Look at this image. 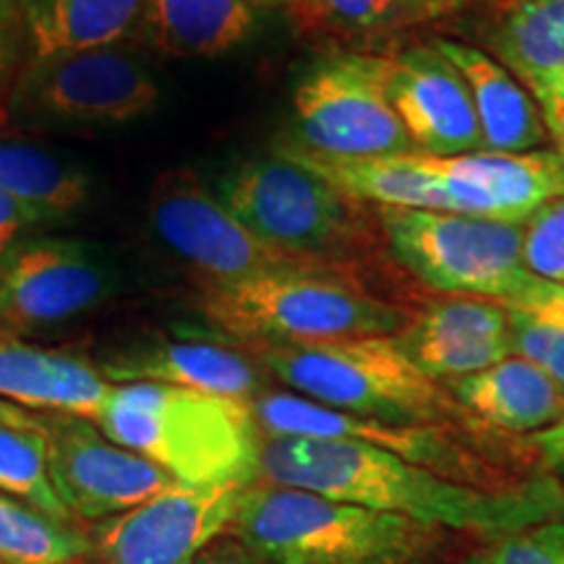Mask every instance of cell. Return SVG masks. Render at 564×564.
<instances>
[{
  "mask_svg": "<svg viewBox=\"0 0 564 564\" xmlns=\"http://www.w3.org/2000/svg\"><path fill=\"white\" fill-rule=\"evenodd\" d=\"M259 478L335 502L403 514L442 531L453 528L494 539L564 520V491L549 481L525 489H478L356 440L267 436Z\"/></svg>",
  "mask_w": 564,
  "mask_h": 564,
  "instance_id": "1",
  "label": "cell"
},
{
  "mask_svg": "<svg viewBox=\"0 0 564 564\" xmlns=\"http://www.w3.org/2000/svg\"><path fill=\"white\" fill-rule=\"evenodd\" d=\"M91 421L178 484L251 486L259 478L264 440L246 400L154 382L112 384Z\"/></svg>",
  "mask_w": 564,
  "mask_h": 564,
  "instance_id": "2",
  "label": "cell"
},
{
  "mask_svg": "<svg viewBox=\"0 0 564 564\" xmlns=\"http://www.w3.org/2000/svg\"><path fill=\"white\" fill-rule=\"evenodd\" d=\"M267 564H423L442 528L319 494L251 484L230 525Z\"/></svg>",
  "mask_w": 564,
  "mask_h": 564,
  "instance_id": "3",
  "label": "cell"
},
{
  "mask_svg": "<svg viewBox=\"0 0 564 564\" xmlns=\"http://www.w3.org/2000/svg\"><path fill=\"white\" fill-rule=\"evenodd\" d=\"M199 308L223 333L257 348L384 337L411 324L405 308L366 293L345 272H274L236 285H207Z\"/></svg>",
  "mask_w": 564,
  "mask_h": 564,
  "instance_id": "4",
  "label": "cell"
},
{
  "mask_svg": "<svg viewBox=\"0 0 564 564\" xmlns=\"http://www.w3.org/2000/svg\"><path fill=\"white\" fill-rule=\"evenodd\" d=\"M259 364L314 403L390 423H436L453 400L400 348L398 337L264 345Z\"/></svg>",
  "mask_w": 564,
  "mask_h": 564,
  "instance_id": "5",
  "label": "cell"
},
{
  "mask_svg": "<svg viewBox=\"0 0 564 564\" xmlns=\"http://www.w3.org/2000/svg\"><path fill=\"white\" fill-rule=\"evenodd\" d=\"M377 220L400 264L440 293L518 306L556 288L528 272L523 223L394 207Z\"/></svg>",
  "mask_w": 564,
  "mask_h": 564,
  "instance_id": "6",
  "label": "cell"
},
{
  "mask_svg": "<svg viewBox=\"0 0 564 564\" xmlns=\"http://www.w3.org/2000/svg\"><path fill=\"white\" fill-rule=\"evenodd\" d=\"M217 196L267 243L340 270L350 272L373 243L364 204L282 154L243 162L220 181Z\"/></svg>",
  "mask_w": 564,
  "mask_h": 564,
  "instance_id": "7",
  "label": "cell"
},
{
  "mask_svg": "<svg viewBox=\"0 0 564 564\" xmlns=\"http://www.w3.org/2000/svg\"><path fill=\"white\" fill-rule=\"evenodd\" d=\"M301 150L333 160H379L415 152L390 102V55L329 53L293 95Z\"/></svg>",
  "mask_w": 564,
  "mask_h": 564,
  "instance_id": "8",
  "label": "cell"
},
{
  "mask_svg": "<svg viewBox=\"0 0 564 564\" xmlns=\"http://www.w3.org/2000/svg\"><path fill=\"white\" fill-rule=\"evenodd\" d=\"M158 236L207 278V285H236L274 272H345L319 259L282 251L251 232L192 171L158 175L150 192Z\"/></svg>",
  "mask_w": 564,
  "mask_h": 564,
  "instance_id": "9",
  "label": "cell"
},
{
  "mask_svg": "<svg viewBox=\"0 0 564 564\" xmlns=\"http://www.w3.org/2000/svg\"><path fill=\"white\" fill-rule=\"evenodd\" d=\"M13 110L66 129H121L158 110L160 84L123 45L26 61Z\"/></svg>",
  "mask_w": 564,
  "mask_h": 564,
  "instance_id": "10",
  "label": "cell"
},
{
  "mask_svg": "<svg viewBox=\"0 0 564 564\" xmlns=\"http://www.w3.org/2000/svg\"><path fill=\"white\" fill-rule=\"evenodd\" d=\"M45 444L47 476L70 518L105 520L178 484L171 474L110 440L91 419L30 411Z\"/></svg>",
  "mask_w": 564,
  "mask_h": 564,
  "instance_id": "11",
  "label": "cell"
},
{
  "mask_svg": "<svg viewBox=\"0 0 564 564\" xmlns=\"http://www.w3.org/2000/svg\"><path fill=\"white\" fill-rule=\"evenodd\" d=\"M118 288L105 251L82 238L30 236L0 257V333L61 327L108 301Z\"/></svg>",
  "mask_w": 564,
  "mask_h": 564,
  "instance_id": "12",
  "label": "cell"
},
{
  "mask_svg": "<svg viewBox=\"0 0 564 564\" xmlns=\"http://www.w3.org/2000/svg\"><path fill=\"white\" fill-rule=\"evenodd\" d=\"M249 486H186L154 494L131 510L105 518L91 533L100 564H194L232 525Z\"/></svg>",
  "mask_w": 564,
  "mask_h": 564,
  "instance_id": "13",
  "label": "cell"
},
{
  "mask_svg": "<svg viewBox=\"0 0 564 564\" xmlns=\"http://www.w3.org/2000/svg\"><path fill=\"white\" fill-rule=\"evenodd\" d=\"M253 419L267 436H314V440H356L382 447L403 460L434 470L449 481L505 489L491 478L489 465L465 453L432 423H390L335 411L291 392H264L251 403Z\"/></svg>",
  "mask_w": 564,
  "mask_h": 564,
  "instance_id": "14",
  "label": "cell"
},
{
  "mask_svg": "<svg viewBox=\"0 0 564 564\" xmlns=\"http://www.w3.org/2000/svg\"><path fill=\"white\" fill-rule=\"evenodd\" d=\"M423 171L442 181L455 215L525 223L546 202L564 196V165L556 152H468L432 158L413 152Z\"/></svg>",
  "mask_w": 564,
  "mask_h": 564,
  "instance_id": "15",
  "label": "cell"
},
{
  "mask_svg": "<svg viewBox=\"0 0 564 564\" xmlns=\"http://www.w3.org/2000/svg\"><path fill=\"white\" fill-rule=\"evenodd\" d=\"M390 102L415 152L455 158L484 150L470 91L434 45L390 55Z\"/></svg>",
  "mask_w": 564,
  "mask_h": 564,
  "instance_id": "16",
  "label": "cell"
},
{
  "mask_svg": "<svg viewBox=\"0 0 564 564\" xmlns=\"http://www.w3.org/2000/svg\"><path fill=\"white\" fill-rule=\"evenodd\" d=\"M100 373L110 384L154 382L220 398H257L262 377L241 352L207 340H162L105 358Z\"/></svg>",
  "mask_w": 564,
  "mask_h": 564,
  "instance_id": "17",
  "label": "cell"
},
{
  "mask_svg": "<svg viewBox=\"0 0 564 564\" xmlns=\"http://www.w3.org/2000/svg\"><path fill=\"white\" fill-rule=\"evenodd\" d=\"M110 392L112 384L84 358L0 333V400L6 403L95 419Z\"/></svg>",
  "mask_w": 564,
  "mask_h": 564,
  "instance_id": "18",
  "label": "cell"
},
{
  "mask_svg": "<svg viewBox=\"0 0 564 564\" xmlns=\"http://www.w3.org/2000/svg\"><path fill=\"white\" fill-rule=\"evenodd\" d=\"M432 45L457 68L470 91L484 150L531 152L544 139V121L533 97L491 55L457 40H434Z\"/></svg>",
  "mask_w": 564,
  "mask_h": 564,
  "instance_id": "19",
  "label": "cell"
},
{
  "mask_svg": "<svg viewBox=\"0 0 564 564\" xmlns=\"http://www.w3.org/2000/svg\"><path fill=\"white\" fill-rule=\"evenodd\" d=\"M26 61L123 45L139 32L144 0H13Z\"/></svg>",
  "mask_w": 564,
  "mask_h": 564,
  "instance_id": "20",
  "label": "cell"
},
{
  "mask_svg": "<svg viewBox=\"0 0 564 564\" xmlns=\"http://www.w3.org/2000/svg\"><path fill=\"white\" fill-rule=\"evenodd\" d=\"M282 158L301 162L314 171L329 186L358 204H373L377 209H429V212H455L453 196L442 186V181L423 171L411 154L379 160H333L319 158L301 150L295 141L280 147Z\"/></svg>",
  "mask_w": 564,
  "mask_h": 564,
  "instance_id": "21",
  "label": "cell"
},
{
  "mask_svg": "<svg viewBox=\"0 0 564 564\" xmlns=\"http://www.w3.org/2000/svg\"><path fill=\"white\" fill-rule=\"evenodd\" d=\"M262 9L246 0H144L139 32L173 58H220L259 30Z\"/></svg>",
  "mask_w": 564,
  "mask_h": 564,
  "instance_id": "22",
  "label": "cell"
},
{
  "mask_svg": "<svg viewBox=\"0 0 564 564\" xmlns=\"http://www.w3.org/2000/svg\"><path fill=\"white\" fill-rule=\"evenodd\" d=\"M453 392L465 411L507 432H544L564 411V392L523 356H507L489 369L455 379Z\"/></svg>",
  "mask_w": 564,
  "mask_h": 564,
  "instance_id": "23",
  "label": "cell"
},
{
  "mask_svg": "<svg viewBox=\"0 0 564 564\" xmlns=\"http://www.w3.org/2000/svg\"><path fill=\"white\" fill-rule=\"evenodd\" d=\"M491 40L533 95L564 97V0H499Z\"/></svg>",
  "mask_w": 564,
  "mask_h": 564,
  "instance_id": "24",
  "label": "cell"
},
{
  "mask_svg": "<svg viewBox=\"0 0 564 564\" xmlns=\"http://www.w3.org/2000/svg\"><path fill=\"white\" fill-rule=\"evenodd\" d=\"M0 188L37 212L47 223L84 209L95 178L79 162L21 139H0Z\"/></svg>",
  "mask_w": 564,
  "mask_h": 564,
  "instance_id": "25",
  "label": "cell"
},
{
  "mask_svg": "<svg viewBox=\"0 0 564 564\" xmlns=\"http://www.w3.org/2000/svg\"><path fill=\"white\" fill-rule=\"evenodd\" d=\"M282 9L301 40L333 53L419 21L405 0H282Z\"/></svg>",
  "mask_w": 564,
  "mask_h": 564,
  "instance_id": "26",
  "label": "cell"
},
{
  "mask_svg": "<svg viewBox=\"0 0 564 564\" xmlns=\"http://www.w3.org/2000/svg\"><path fill=\"white\" fill-rule=\"evenodd\" d=\"M0 491L58 523L74 520L47 476L45 444L30 413L6 400H0Z\"/></svg>",
  "mask_w": 564,
  "mask_h": 564,
  "instance_id": "27",
  "label": "cell"
},
{
  "mask_svg": "<svg viewBox=\"0 0 564 564\" xmlns=\"http://www.w3.org/2000/svg\"><path fill=\"white\" fill-rule=\"evenodd\" d=\"M91 556L89 535L0 491V562L76 564Z\"/></svg>",
  "mask_w": 564,
  "mask_h": 564,
  "instance_id": "28",
  "label": "cell"
},
{
  "mask_svg": "<svg viewBox=\"0 0 564 564\" xmlns=\"http://www.w3.org/2000/svg\"><path fill=\"white\" fill-rule=\"evenodd\" d=\"M505 308L512 352L541 366L564 392V288Z\"/></svg>",
  "mask_w": 564,
  "mask_h": 564,
  "instance_id": "29",
  "label": "cell"
},
{
  "mask_svg": "<svg viewBox=\"0 0 564 564\" xmlns=\"http://www.w3.org/2000/svg\"><path fill=\"white\" fill-rule=\"evenodd\" d=\"M510 335V316L502 303L481 299L436 301L405 329L403 340H484Z\"/></svg>",
  "mask_w": 564,
  "mask_h": 564,
  "instance_id": "30",
  "label": "cell"
},
{
  "mask_svg": "<svg viewBox=\"0 0 564 564\" xmlns=\"http://www.w3.org/2000/svg\"><path fill=\"white\" fill-rule=\"evenodd\" d=\"M523 262L539 280L564 288V196L546 202L523 223Z\"/></svg>",
  "mask_w": 564,
  "mask_h": 564,
  "instance_id": "31",
  "label": "cell"
},
{
  "mask_svg": "<svg viewBox=\"0 0 564 564\" xmlns=\"http://www.w3.org/2000/svg\"><path fill=\"white\" fill-rule=\"evenodd\" d=\"M468 564H564V520L497 535Z\"/></svg>",
  "mask_w": 564,
  "mask_h": 564,
  "instance_id": "32",
  "label": "cell"
},
{
  "mask_svg": "<svg viewBox=\"0 0 564 564\" xmlns=\"http://www.w3.org/2000/svg\"><path fill=\"white\" fill-rule=\"evenodd\" d=\"M21 51L26 53L19 11L13 0H0V108L9 100L19 79Z\"/></svg>",
  "mask_w": 564,
  "mask_h": 564,
  "instance_id": "33",
  "label": "cell"
},
{
  "mask_svg": "<svg viewBox=\"0 0 564 564\" xmlns=\"http://www.w3.org/2000/svg\"><path fill=\"white\" fill-rule=\"evenodd\" d=\"M40 225L51 223L0 188V257L9 253L13 246L24 241V238H30V232L34 228H40Z\"/></svg>",
  "mask_w": 564,
  "mask_h": 564,
  "instance_id": "34",
  "label": "cell"
},
{
  "mask_svg": "<svg viewBox=\"0 0 564 564\" xmlns=\"http://www.w3.org/2000/svg\"><path fill=\"white\" fill-rule=\"evenodd\" d=\"M194 564H267L262 556H257L249 546L232 535V539H217L196 556Z\"/></svg>",
  "mask_w": 564,
  "mask_h": 564,
  "instance_id": "35",
  "label": "cell"
},
{
  "mask_svg": "<svg viewBox=\"0 0 564 564\" xmlns=\"http://www.w3.org/2000/svg\"><path fill=\"white\" fill-rule=\"evenodd\" d=\"M533 97H535V105H539L544 129L549 131V137L554 139L556 158H560L564 165V97L560 95H533Z\"/></svg>",
  "mask_w": 564,
  "mask_h": 564,
  "instance_id": "36",
  "label": "cell"
},
{
  "mask_svg": "<svg viewBox=\"0 0 564 564\" xmlns=\"http://www.w3.org/2000/svg\"><path fill=\"white\" fill-rule=\"evenodd\" d=\"M411 6V11L421 19H436V17H447V13H455L465 9L470 0H405Z\"/></svg>",
  "mask_w": 564,
  "mask_h": 564,
  "instance_id": "37",
  "label": "cell"
},
{
  "mask_svg": "<svg viewBox=\"0 0 564 564\" xmlns=\"http://www.w3.org/2000/svg\"><path fill=\"white\" fill-rule=\"evenodd\" d=\"M535 444H539L541 455L546 457V463H552L560 455H564V411L560 415V421L552 423V426L544 429V432L535 434Z\"/></svg>",
  "mask_w": 564,
  "mask_h": 564,
  "instance_id": "38",
  "label": "cell"
},
{
  "mask_svg": "<svg viewBox=\"0 0 564 564\" xmlns=\"http://www.w3.org/2000/svg\"><path fill=\"white\" fill-rule=\"evenodd\" d=\"M549 468H552V470H554V474H556V476H560V481L564 484V455H560V457H556V460H552V463H549Z\"/></svg>",
  "mask_w": 564,
  "mask_h": 564,
  "instance_id": "39",
  "label": "cell"
},
{
  "mask_svg": "<svg viewBox=\"0 0 564 564\" xmlns=\"http://www.w3.org/2000/svg\"><path fill=\"white\" fill-rule=\"evenodd\" d=\"M246 3L257 6V9H272V6H282V0H246Z\"/></svg>",
  "mask_w": 564,
  "mask_h": 564,
  "instance_id": "40",
  "label": "cell"
},
{
  "mask_svg": "<svg viewBox=\"0 0 564 564\" xmlns=\"http://www.w3.org/2000/svg\"><path fill=\"white\" fill-rule=\"evenodd\" d=\"M0 564H6V562H0Z\"/></svg>",
  "mask_w": 564,
  "mask_h": 564,
  "instance_id": "41",
  "label": "cell"
}]
</instances>
